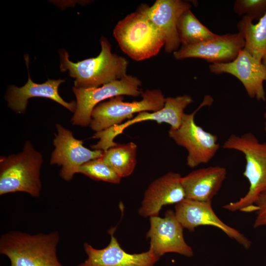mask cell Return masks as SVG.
<instances>
[{
  "instance_id": "1",
  "label": "cell",
  "mask_w": 266,
  "mask_h": 266,
  "mask_svg": "<svg viewBox=\"0 0 266 266\" xmlns=\"http://www.w3.org/2000/svg\"><path fill=\"white\" fill-rule=\"evenodd\" d=\"M222 147L238 151L244 155L246 165L243 176L249 183V190L244 196L225 204L223 208L231 212H252L259 196L266 192V142H260L251 133L241 135L233 134Z\"/></svg>"
},
{
  "instance_id": "2",
  "label": "cell",
  "mask_w": 266,
  "mask_h": 266,
  "mask_svg": "<svg viewBox=\"0 0 266 266\" xmlns=\"http://www.w3.org/2000/svg\"><path fill=\"white\" fill-rule=\"evenodd\" d=\"M58 231L32 234L10 231L0 238V253L10 261L9 266H64L57 256Z\"/></svg>"
},
{
  "instance_id": "3",
  "label": "cell",
  "mask_w": 266,
  "mask_h": 266,
  "mask_svg": "<svg viewBox=\"0 0 266 266\" xmlns=\"http://www.w3.org/2000/svg\"><path fill=\"white\" fill-rule=\"evenodd\" d=\"M100 42L101 51L98 56L76 63L69 60L66 50L60 51L61 71L67 70L75 79L74 87L97 88L127 75L128 60L112 53L111 45L105 38L101 37Z\"/></svg>"
},
{
  "instance_id": "4",
  "label": "cell",
  "mask_w": 266,
  "mask_h": 266,
  "mask_svg": "<svg viewBox=\"0 0 266 266\" xmlns=\"http://www.w3.org/2000/svg\"><path fill=\"white\" fill-rule=\"evenodd\" d=\"M42 162L41 154L28 140L22 152L1 156L0 195L22 192L39 197L42 189L40 172Z\"/></svg>"
},
{
  "instance_id": "5",
  "label": "cell",
  "mask_w": 266,
  "mask_h": 266,
  "mask_svg": "<svg viewBox=\"0 0 266 266\" xmlns=\"http://www.w3.org/2000/svg\"><path fill=\"white\" fill-rule=\"evenodd\" d=\"M113 35L122 50L136 61L157 55L165 44L161 33L141 6L118 22Z\"/></svg>"
},
{
  "instance_id": "6",
  "label": "cell",
  "mask_w": 266,
  "mask_h": 266,
  "mask_svg": "<svg viewBox=\"0 0 266 266\" xmlns=\"http://www.w3.org/2000/svg\"><path fill=\"white\" fill-rule=\"evenodd\" d=\"M213 102L211 96H204L201 103L194 112L184 114L181 125L178 129H170L168 131L169 137L177 145L187 150L186 163L191 168L208 163L219 149L217 136L205 131L195 121L196 113L202 107L211 105Z\"/></svg>"
},
{
  "instance_id": "7",
  "label": "cell",
  "mask_w": 266,
  "mask_h": 266,
  "mask_svg": "<svg viewBox=\"0 0 266 266\" xmlns=\"http://www.w3.org/2000/svg\"><path fill=\"white\" fill-rule=\"evenodd\" d=\"M141 96L139 101L126 102L123 96H117L98 104L92 112L91 129L96 133L100 132L132 119L134 113L155 112L164 106L166 98L160 89H147Z\"/></svg>"
},
{
  "instance_id": "8",
  "label": "cell",
  "mask_w": 266,
  "mask_h": 266,
  "mask_svg": "<svg viewBox=\"0 0 266 266\" xmlns=\"http://www.w3.org/2000/svg\"><path fill=\"white\" fill-rule=\"evenodd\" d=\"M141 81L136 77L127 75L121 79L91 88H73L76 99V109L71 121L74 125L86 127L90 125L94 108L102 101L117 96L137 97L143 92Z\"/></svg>"
},
{
  "instance_id": "9",
  "label": "cell",
  "mask_w": 266,
  "mask_h": 266,
  "mask_svg": "<svg viewBox=\"0 0 266 266\" xmlns=\"http://www.w3.org/2000/svg\"><path fill=\"white\" fill-rule=\"evenodd\" d=\"M193 102L192 98L187 95L175 97H167L163 108L157 111H143L136 116L118 125H115L104 130L96 132L94 138L99 139L91 148L93 150L106 151L118 143L114 141L116 136L122 133L127 127L137 123L145 121H154L158 123H166L170 126V129L175 130L181 125L186 107Z\"/></svg>"
},
{
  "instance_id": "10",
  "label": "cell",
  "mask_w": 266,
  "mask_h": 266,
  "mask_svg": "<svg viewBox=\"0 0 266 266\" xmlns=\"http://www.w3.org/2000/svg\"><path fill=\"white\" fill-rule=\"evenodd\" d=\"M57 134L53 140L55 149L50 159L51 165L62 166L60 176L70 181L78 173L79 168L91 160L100 158L103 151L90 150L83 146V141L76 139L72 133L59 124L56 125Z\"/></svg>"
},
{
  "instance_id": "11",
  "label": "cell",
  "mask_w": 266,
  "mask_h": 266,
  "mask_svg": "<svg viewBox=\"0 0 266 266\" xmlns=\"http://www.w3.org/2000/svg\"><path fill=\"white\" fill-rule=\"evenodd\" d=\"M150 224L146 234L150 240L149 250L156 256L161 258L166 253H175L187 257L193 256L192 247L184 238V228L173 211L167 210L163 218L150 217Z\"/></svg>"
},
{
  "instance_id": "12",
  "label": "cell",
  "mask_w": 266,
  "mask_h": 266,
  "mask_svg": "<svg viewBox=\"0 0 266 266\" xmlns=\"http://www.w3.org/2000/svg\"><path fill=\"white\" fill-rule=\"evenodd\" d=\"M211 73H229L234 76L242 83L247 95L258 101H266L264 82L266 81V66L253 57L244 48L239 52L233 61L227 63L211 64Z\"/></svg>"
},
{
  "instance_id": "13",
  "label": "cell",
  "mask_w": 266,
  "mask_h": 266,
  "mask_svg": "<svg viewBox=\"0 0 266 266\" xmlns=\"http://www.w3.org/2000/svg\"><path fill=\"white\" fill-rule=\"evenodd\" d=\"M212 201H200L185 199L175 205V214L183 228L193 232L200 226H211L223 231L245 249H248L251 242L239 231L224 223L215 214Z\"/></svg>"
},
{
  "instance_id": "14",
  "label": "cell",
  "mask_w": 266,
  "mask_h": 266,
  "mask_svg": "<svg viewBox=\"0 0 266 266\" xmlns=\"http://www.w3.org/2000/svg\"><path fill=\"white\" fill-rule=\"evenodd\" d=\"M244 46L245 40L239 33H228L199 43L182 45L173 53L177 60L195 58L212 64L227 63L235 59Z\"/></svg>"
},
{
  "instance_id": "15",
  "label": "cell",
  "mask_w": 266,
  "mask_h": 266,
  "mask_svg": "<svg viewBox=\"0 0 266 266\" xmlns=\"http://www.w3.org/2000/svg\"><path fill=\"white\" fill-rule=\"evenodd\" d=\"M110 232V242L102 249H96L87 242L83 244L87 258L76 266H155L160 259L150 250L137 254L126 252L113 231Z\"/></svg>"
},
{
  "instance_id": "16",
  "label": "cell",
  "mask_w": 266,
  "mask_h": 266,
  "mask_svg": "<svg viewBox=\"0 0 266 266\" xmlns=\"http://www.w3.org/2000/svg\"><path fill=\"white\" fill-rule=\"evenodd\" d=\"M140 6L161 33L166 52L170 53L177 51L181 43L177 29L178 20L192 5L181 0H157L150 6Z\"/></svg>"
},
{
  "instance_id": "17",
  "label": "cell",
  "mask_w": 266,
  "mask_h": 266,
  "mask_svg": "<svg viewBox=\"0 0 266 266\" xmlns=\"http://www.w3.org/2000/svg\"><path fill=\"white\" fill-rule=\"evenodd\" d=\"M182 178L178 173L169 172L152 182L144 193L139 214L145 218L159 216L163 206L185 199Z\"/></svg>"
},
{
  "instance_id": "18",
  "label": "cell",
  "mask_w": 266,
  "mask_h": 266,
  "mask_svg": "<svg viewBox=\"0 0 266 266\" xmlns=\"http://www.w3.org/2000/svg\"><path fill=\"white\" fill-rule=\"evenodd\" d=\"M65 82L62 79H48L42 84H37L31 79L30 74L28 81L23 86L18 87L10 86L5 96L8 106L17 113L25 111L28 100L32 98L40 97L50 99L63 105L69 111L74 112L76 101L68 102L60 96L58 88L60 85Z\"/></svg>"
},
{
  "instance_id": "19",
  "label": "cell",
  "mask_w": 266,
  "mask_h": 266,
  "mask_svg": "<svg viewBox=\"0 0 266 266\" xmlns=\"http://www.w3.org/2000/svg\"><path fill=\"white\" fill-rule=\"evenodd\" d=\"M224 167L210 166L194 170L182 178L185 199L212 201L226 179Z\"/></svg>"
},
{
  "instance_id": "20",
  "label": "cell",
  "mask_w": 266,
  "mask_h": 266,
  "mask_svg": "<svg viewBox=\"0 0 266 266\" xmlns=\"http://www.w3.org/2000/svg\"><path fill=\"white\" fill-rule=\"evenodd\" d=\"M247 16L237 24V28L245 40L244 49L266 66V13L254 24Z\"/></svg>"
},
{
  "instance_id": "21",
  "label": "cell",
  "mask_w": 266,
  "mask_h": 266,
  "mask_svg": "<svg viewBox=\"0 0 266 266\" xmlns=\"http://www.w3.org/2000/svg\"><path fill=\"white\" fill-rule=\"evenodd\" d=\"M137 145L133 142L111 147L103 151L101 159L121 177L130 176L136 164Z\"/></svg>"
},
{
  "instance_id": "22",
  "label": "cell",
  "mask_w": 266,
  "mask_h": 266,
  "mask_svg": "<svg viewBox=\"0 0 266 266\" xmlns=\"http://www.w3.org/2000/svg\"><path fill=\"white\" fill-rule=\"evenodd\" d=\"M177 32L182 45L195 44L217 36L203 25L194 15L190 9L185 11L179 17Z\"/></svg>"
},
{
  "instance_id": "23",
  "label": "cell",
  "mask_w": 266,
  "mask_h": 266,
  "mask_svg": "<svg viewBox=\"0 0 266 266\" xmlns=\"http://www.w3.org/2000/svg\"><path fill=\"white\" fill-rule=\"evenodd\" d=\"M78 173L83 174L95 180L113 184H119L122 178L100 158L83 164L79 168Z\"/></svg>"
},
{
  "instance_id": "24",
  "label": "cell",
  "mask_w": 266,
  "mask_h": 266,
  "mask_svg": "<svg viewBox=\"0 0 266 266\" xmlns=\"http://www.w3.org/2000/svg\"><path fill=\"white\" fill-rule=\"evenodd\" d=\"M233 10L239 16L259 21L266 13V0H236Z\"/></svg>"
},
{
  "instance_id": "25",
  "label": "cell",
  "mask_w": 266,
  "mask_h": 266,
  "mask_svg": "<svg viewBox=\"0 0 266 266\" xmlns=\"http://www.w3.org/2000/svg\"><path fill=\"white\" fill-rule=\"evenodd\" d=\"M256 218L253 227L255 229L261 227H266V192L261 194L256 201Z\"/></svg>"
},
{
  "instance_id": "26",
  "label": "cell",
  "mask_w": 266,
  "mask_h": 266,
  "mask_svg": "<svg viewBox=\"0 0 266 266\" xmlns=\"http://www.w3.org/2000/svg\"><path fill=\"white\" fill-rule=\"evenodd\" d=\"M265 110L264 113L263 118L264 119V130L266 133V105L265 106Z\"/></svg>"
}]
</instances>
